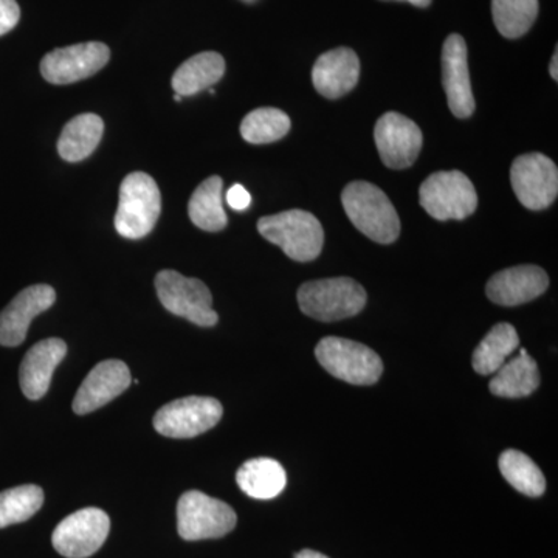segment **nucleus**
Here are the masks:
<instances>
[{
    "label": "nucleus",
    "mask_w": 558,
    "mask_h": 558,
    "mask_svg": "<svg viewBox=\"0 0 558 558\" xmlns=\"http://www.w3.org/2000/svg\"><path fill=\"white\" fill-rule=\"evenodd\" d=\"M102 132L105 123L97 113H81L70 120L58 140L61 159L70 163L87 159L100 145Z\"/></svg>",
    "instance_id": "obj_22"
},
{
    "label": "nucleus",
    "mask_w": 558,
    "mask_h": 558,
    "mask_svg": "<svg viewBox=\"0 0 558 558\" xmlns=\"http://www.w3.org/2000/svg\"><path fill=\"white\" fill-rule=\"evenodd\" d=\"M550 76H553L554 80H558V50H556V53H554L553 61H550V68H549Z\"/></svg>",
    "instance_id": "obj_33"
},
{
    "label": "nucleus",
    "mask_w": 558,
    "mask_h": 558,
    "mask_svg": "<svg viewBox=\"0 0 558 558\" xmlns=\"http://www.w3.org/2000/svg\"><path fill=\"white\" fill-rule=\"evenodd\" d=\"M539 387V371L537 362L527 354L526 349H520L515 359L509 360L495 373L488 389L498 398H527Z\"/></svg>",
    "instance_id": "obj_20"
},
{
    "label": "nucleus",
    "mask_w": 558,
    "mask_h": 558,
    "mask_svg": "<svg viewBox=\"0 0 558 558\" xmlns=\"http://www.w3.org/2000/svg\"><path fill=\"white\" fill-rule=\"evenodd\" d=\"M156 290L161 306L171 314L202 328L218 325L211 292L201 279L183 277L175 270H161L156 277Z\"/></svg>",
    "instance_id": "obj_7"
},
{
    "label": "nucleus",
    "mask_w": 558,
    "mask_h": 558,
    "mask_svg": "<svg viewBox=\"0 0 558 558\" xmlns=\"http://www.w3.org/2000/svg\"><path fill=\"white\" fill-rule=\"evenodd\" d=\"M236 523V512L227 502L199 490L185 492L179 499V535L186 542L226 537Z\"/></svg>",
    "instance_id": "obj_8"
},
{
    "label": "nucleus",
    "mask_w": 558,
    "mask_h": 558,
    "mask_svg": "<svg viewBox=\"0 0 558 558\" xmlns=\"http://www.w3.org/2000/svg\"><path fill=\"white\" fill-rule=\"evenodd\" d=\"M44 505V490L35 484L0 492V529L31 520Z\"/></svg>",
    "instance_id": "obj_29"
},
{
    "label": "nucleus",
    "mask_w": 558,
    "mask_h": 558,
    "mask_svg": "<svg viewBox=\"0 0 558 558\" xmlns=\"http://www.w3.org/2000/svg\"><path fill=\"white\" fill-rule=\"evenodd\" d=\"M226 60L216 51H204L183 62L172 75V89L180 97H191L222 80Z\"/></svg>",
    "instance_id": "obj_21"
},
{
    "label": "nucleus",
    "mask_w": 558,
    "mask_h": 558,
    "mask_svg": "<svg viewBox=\"0 0 558 558\" xmlns=\"http://www.w3.org/2000/svg\"><path fill=\"white\" fill-rule=\"evenodd\" d=\"M418 202L433 219L462 220L478 207V194L472 180L461 171H438L418 190Z\"/></svg>",
    "instance_id": "obj_5"
},
{
    "label": "nucleus",
    "mask_w": 558,
    "mask_h": 558,
    "mask_svg": "<svg viewBox=\"0 0 558 558\" xmlns=\"http://www.w3.org/2000/svg\"><path fill=\"white\" fill-rule=\"evenodd\" d=\"M131 371L121 360H106L87 374L73 399V411L87 414L108 405L131 385Z\"/></svg>",
    "instance_id": "obj_16"
},
{
    "label": "nucleus",
    "mask_w": 558,
    "mask_h": 558,
    "mask_svg": "<svg viewBox=\"0 0 558 558\" xmlns=\"http://www.w3.org/2000/svg\"><path fill=\"white\" fill-rule=\"evenodd\" d=\"M222 179L218 175L208 178L197 186L191 196L189 215L191 222L201 230L216 233L226 229L229 223L226 209L222 205Z\"/></svg>",
    "instance_id": "obj_25"
},
{
    "label": "nucleus",
    "mask_w": 558,
    "mask_h": 558,
    "mask_svg": "<svg viewBox=\"0 0 558 558\" xmlns=\"http://www.w3.org/2000/svg\"><path fill=\"white\" fill-rule=\"evenodd\" d=\"M513 193L527 209H545L557 199L558 170L549 157L539 153L524 154L510 168Z\"/></svg>",
    "instance_id": "obj_10"
},
{
    "label": "nucleus",
    "mask_w": 558,
    "mask_h": 558,
    "mask_svg": "<svg viewBox=\"0 0 558 558\" xmlns=\"http://www.w3.org/2000/svg\"><path fill=\"white\" fill-rule=\"evenodd\" d=\"M380 159L391 170H405L417 160L422 149L421 128L398 112H387L374 130Z\"/></svg>",
    "instance_id": "obj_13"
},
{
    "label": "nucleus",
    "mask_w": 558,
    "mask_h": 558,
    "mask_svg": "<svg viewBox=\"0 0 558 558\" xmlns=\"http://www.w3.org/2000/svg\"><path fill=\"white\" fill-rule=\"evenodd\" d=\"M110 58V50L102 43L76 44L47 53L40 61L44 80L62 86L90 78L100 72Z\"/></svg>",
    "instance_id": "obj_12"
},
{
    "label": "nucleus",
    "mask_w": 558,
    "mask_h": 558,
    "mask_svg": "<svg viewBox=\"0 0 558 558\" xmlns=\"http://www.w3.org/2000/svg\"><path fill=\"white\" fill-rule=\"evenodd\" d=\"M238 486L245 495L255 499L278 497L288 484L286 470L270 458L250 459L236 473Z\"/></svg>",
    "instance_id": "obj_23"
},
{
    "label": "nucleus",
    "mask_w": 558,
    "mask_h": 558,
    "mask_svg": "<svg viewBox=\"0 0 558 558\" xmlns=\"http://www.w3.org/2000/svg\"><path fill=\"white\" fill-rule=\"evenodd\" d=\"M258 231L264 240L278 245L290 259L299 263L317 259L325 244L322 223L304 209H288L260 218Z\"/></svg>",
    "instance_id": "obj_2"
},
{
    "label": "nucleus",
    "mask_w": 558,
    "mask_h": 558,
    "mask_svg": "<svg viewBox=\"0 0 558 558\" xmlns=\"http://www.w3.org/2000/svg\"><path fill=\"white\" fill-rule=\"evenodd\" d=\"M549 288L546 271L537 266H519L498 271L487 282V296L492 303L512 307L538 299Z\"/></svg>",
    "instance_id": "obj_17"
},
{
    "label": "nucleus",
    "mask_w": 558,
    "mask_h": 558,
    "mask_svg": "<svg viewBox=\"0 0 558 558\" xmlns=\"http://www.w3.org/2000/svg\"><path fill=\"white\" fill-rule=\"evenodd\" d=\"M341 204L352 226L379 244H392L400 234V219L387 194L369 182H351Z\"/></svg>",
    "instance_id": "obj_1"
},
{
    "label": "nucleus",
    "mask_w": 558,
    "mask_h": 558,
    "mask_svg": "<svg viewBox=\"0 0 558 558\" xmlns=\"http://www.w3.org/2000/svg\"><path fill=\"white\" fill-rule=\"evenodd\" d=\"M315 355L330 376L351 385H374L384 373L379 355L357 341L326 337L315 348Z\"/></svg>",
    "instance_id": "obj_6"
},
{
    "label": "nucleus",
    "mask_w": 558,
    "mask_h": 558,
    "mask_svg": "<svg viewBox=\"0 0 558 558\" xmlns=\"http://www.w3.org/2000/svg\"><path fill=\"white\" fill-rule=\"evenodd\" d=\"M519 347L517 329L509 323H498L488 330L487 336L473 352V369L481 376H490L508 362L509 355L513 354Z\"/></svg>",
    "instance_id": "obj_24"
},
{
    "label": "nucleus",
    "mask_w": 558,
    "mask_h": 558,
    "mask_svg": "<svg viewBox=\"0 0 558 558\" xmlns=\"http://www.w3.org/2000/svg\"><path fill=\"white\" fill-rule=\"evenodd\" d=\"M492 14L505 38H521L537 20L538 0H492Z\"/></svg>",
    "instance_id": "obj_27"
},
{
    "label": "nucleus",
    "mask_w": 558,
    "mask_h": 558,
    "mask_svg": "<svg viewBox=\"0 0 558 558\" xmlns=\"http://www.w3.org/2000/svg\"><path fill=\"white\" fill-rule=\"evenodd\" d=\"M161 213V194L146 172H131L120 186L116 230L128 240H142L156 227Z\"/></svg>",
    "instance_id": "obj_3"
},
{
    "label": "nucleus",
    "mask_w": 558,
    "mask_h": 558,
    "mask_svg": "<svg viewBox=\"0 0 558 558\" xmlns=\"http://www.w3.org/2000/svg\"><path fill=\"white\" fill-rule=\"evenodd\" d=\"M442 83L451 113L458 119H469L475 112V98L470 83L468 44L457 33L444 43Z\"/></svg>",
    "instance_id": "obj_15"
},
{
    "label": "nucleus",
    "mask_w": 558,
    "mask_h": 558,
    "mask_svg": "<svg viewBox=\"0 0 558 558\" xmlns=\"http://www.w3.org/2000/svg\"><path fill=\"white\" fill-rule=\"evenodd\" d=\"M499 470L506 481L527 497H542L546 490V480L538 465L527 454L519 450H506L499 457Z\"/></svg>",
    "instance_id": "obj_26"
},
{
    "label": "nucleus",
    "mask_w": 558,
    "mask_h": 558,
    "mask_svg": "<svg viewBox=\"0 0 558 558\" xmlns=\"http://www.w3.org/2000/svg\"><path fill=\"white\" fill-rule=\"evenodd\" d=\"M288 113L275 108H259L252 110L241 123V135L252 145H266L278 142L290 131Z\"/></svg>",
    "instance_id": "obj_28"
},
{
    "label": "nucleus",
    "mask_w": 558,
    "mask_h": 558,
    "mask_svg": "<svg viewBox=\"0 0 558 558\" xmlns=\"http://www.w3.org/2000/svg\"><path fill=\"white\" fill-rule=\"evenodd\" d=\"M110 520L105 510L81 509L61 521L51 534L53 548L68 558L94 556L108 538Z\"/></svg>",
    "instance_id": "obj_11"
},
{
    "label": "nucleus",
    "mask_w": 558,
    "mask_h": 558,
    "mask_svg": "<svg viewBox=\"0 0 558 558\" xmlns=\"http://www.w3.org/2000/svg\"><path fill=\"white\" fill-rule=\"evenodd\" d=\"M57 301V292L49 284H35L22 290L0 312V344L20 347L27 337L33 319L49 311Z\"/></svg>",
    "instance_id": "obj_14"
},
{
    "label": "nucleus",
    "mask_w": 558,
    "mask_h": 558,
    "mask_svg": "<svg viewBox=\"0 0 558 558\" xmlns=\"http://www.w3.org/2000/svg\"><path fill=\"white\" fill-rule=\"evenodd\" d=\"M174 100L175 101H182V97H180V95L175 94Z\"/></svg>",
    "instance_id": "obj_35"
},
{
    "label": "nucleus",
    "mask_w": 558,
    "mask_h": 558,
    "mask_svg": "<svg viewBox=\"0 0 558 558\" xmlns=\"http://www.w3.org/2000/svg\"><path fill=\"white\" fill-rule=\"evenodd\" d=\"M227 204L230 205L234 211H244L252 204V196L244 186L236 183V185L231 186L229 193H227Z\"/></svg>",
    "instance_id": "obj_31"
},
{
    "label": "nucleus",
    "mask_w": 558,
    "mask_h": 558,
    "mask_svg": "<svg viewBox=\"0 0 558 558\" xmlns=\"http://www.w3.org/2000/svg\"><path fill=\"white\" fill-rule=\"evenodd\" d=\"M21 20V9L16 0H0V36L16 27Z\"/></svg>",
    "instance_id": "obj_30"
},
{
    "label": "nucleus",
    "mask_w": 558,
    "mask_h": 558,
    "mask_svg": "<svg viewBox=\"0 0 558 558\" xmlns=\"http://www.w3.org/2000/svg\"><path fill=\"white\" fill-rule=\"evenodd\" d=\"M365 289L351 278H328L304 282L299 290L300 310L318 322H340L365 307Z\"/></svg>",
    "instance_id": "obj_4"
},
{
    "label": "nucleus",
    "mask_w": 558,
    "mask_h": 558,
    "mask_svg": "<svg viewBox=\"0 0 558 558\" xmlns=\"http://www.w3.org/2000/svg\"><path fill=\"white\" fill-rule=\"evenodd\" d=\"M405 2L413 3V5L418 7V9H427L432 0H405Z\"/></svg>",
    "instance_id": "obj_34"
},
{
    "label": "nucleus",
    "mask_w": 558,
    "mask_h": 558,
    "mask_svg": "<svg viewBox=\"0 0 558 558\" xmlns=\"http://www.w3.org/2000/svg\"><path fill=\"white\" fill-rule=\"evenodd\" d=\"M293 558H329V557H326L325 554L317 553V550L303 549V550H300L299 554H295V557H293Z\"/></svg>",
    "instance_id": "obj_32"
},
{
    "label": "nucleus",
    "mask_w": 558,
    "mask_h": 558,
    "mask_svg": "<svg viewBox=\"0 0 558 558\" xmlns=\"http://www.w3.org/2000/svg\"><path fill=\"white\" fill-rule=\"evenodd\" d=\"M68 355V344L61 339L39 341L25 354L21 363L20 381L25 398L43 399L50 388L54 369Z\"/></svg>",
    "instance_id": "obj_19"
},
{
    "label": "nucleus",
    "mask_w": 558,
    "mask_h": 558,
    "mask_svg": "<svg viewBox=\"0 0 558 558\" xmlns=\"http://www.w3.org/2000/svg\"><path fill=\"white\" fill-rule=\"evenodd\" d=\"M222 414L219 400L190 396L161 407L154 416V428L167 438H196L216 427Z\"/></svg>",
    "instance_id": "obj_9"
},
{
    "label": "nucleus",
    "mask_w": 558,
    "mask_h": 558,
    "mask_svg": "<svg viewBox=\"0 0 558 558\" xmlns=\"http://www.w3.org/2000/svg\"><path fill=\"white\" fill-rule=\"evenodd\" d=\"M360 76L357 53L348 47L326 51L312 69L315 90L329 100L344 97L355 86Z\"/></svg>",
    "instance_id": "obj_18"
}]
</instances>
